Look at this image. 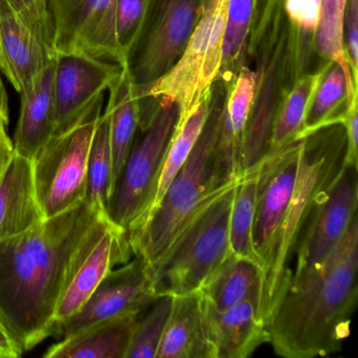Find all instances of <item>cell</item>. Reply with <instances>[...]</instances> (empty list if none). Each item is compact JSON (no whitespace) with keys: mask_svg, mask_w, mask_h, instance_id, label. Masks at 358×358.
Wrapping results in <instances>:
<instances>
[{"mask_svg":"<svg viewBox=\"0 0 358 358\" xmlns=\"http://www.w3.org/2000/svg\"><path fill=\"white\" fill-rule=\"evenodd\" d=\"M103 215L101 207L85 199L0 241V322L22 353L51 336L73 255Z\"/></svg>","mask_w":358,"mask_h":358,"instance_id":"obj_1","label":"cell"},{"mask_svg":"<svg viewBox=\"0 0 358 358\" xmlns=\"http://www.w3.org/2000/svg\"><path fill=\"white\" fill-rule=\"evenodd\" d=\"M358 215L316 275L290 276L268 314L269 343L286 358L322 357L339 351L351 331L357 301Z\"/></svg>","mask_w":358,"mask_h":358,"instance_id":"obj_2","label":"cell"},{"mask_svg":"<svg viewBox=\"0 0 358 358\" xmlns=\"http://www.w3.org/2000/svg\"><path fill=\"white\" fill-rule=\"evenodd\" d=\"M225 95V87L217 81L208 117L187 160L158 208L140 229L127 236L133 255H141L150 272L192 220L240 179L241 175L224 159L219 146Z\"/></svg>","mask_w":358,"mask_h":358,"instance_id":"obj_3","label":"cell"},{"mask_svg":"<svg viewBox=\"0 0 358 358\" xmlns=\"http://www.w3.org/2000/svg\"><path fill=\"white\" fill-rule=\"evenodd\" d=\"M347 135L343 124H333L301 139L299 166L282 225L271 274L266 282L262 316L268 314L287 278L306 227L322 204L347 162Z\"/></svg>","mask_w":358,"mask_h":358,"instance_id":"obj_4","label":"cell"},{"mask_svg":"<svg viewBox=\"0 0 358 358\" xmlns=\"http://www.w3.org/2000/svg\"><path fill=\"white\" fill-rule=\"evenodd\" d=\"M257 87L241 148V173L257 167L268 150L278 106L293 85L289 28L282 0H259L247 45Z\"/></svg>","mask_w":358,"mask_h":358,"instance_id":"obj_5","label":"cell"},{"mask_svg":"<svg viewBox=\"0 0 358 358\" xmlns=\"http://www.w3.org/2000/svg\"><path fill=\"white\" fill-rule=\"evenodd\" d=\"M238 181L192 220L154 268L157 295L198 292L231 253L229 217Z\"/></svg>","mask_w":358,"mask_h":358,"instance_id":"obj_6","label":"cell"},{"mask_svg":"<svg viewBox=\"0 0 358 358\" xmlns=\"http://www.w3.org/2000/svg\"><path fill=\"white\" fill-rule=\"evenodd\" d=\"M230 0H202L198 24L178 64L140 96V106L173 102L179 120L209 99L219 80Z\"/></svg>","mask_w":358,"mask_h":358,"instance_id":"obj_7","label":"cell"},{"mask_svg":"<svg viewBox=\"0 0 358 358\" xmlns=\"http://www.w3.org/2000/svg\"><path fill=\"white\" fill-rule=\"evenodd\" d=\"M179 108L159 102L148 124L140 129L122 173L106 207V215L127 234L137 229L154 200L167 148L179 121Z\"/></svg>","mask_w":358,"mask_h":358,"instance_id":"obj_8","label":"cell"},{"mask_svg":"<svg viewBox=\"0 0 358 358\" xmlns=\"http://www.w3.org/2000/svg\"><path fill=\"white\" fill-rule=\"evenodd\" d=\"M202 0H148L127 69L138 95L166 75L183 55L198 24Z\"/></svg>","mask_w":358,"mask_h":358,"instance_id":"obj_9","label":"cell"},{"mask_svg":"<svg viewBox=\"0 0 358 358\" xmlns=\"http://www.w3.org/2000/svg\"><path fill=\"white\" fill-rule=\"evenodd\" d=\"M102 106L69 131L54 135L33 159L37 199L45 219L85 200L87 161Z\"/></svg>","mask_w":358,"mask_h":358,"instance_id":"obj_10","label":"cell"},{"mask_svg":"<svg viewBox=\"0 0 358 358\" xmlns=\"http://www.w3.org/2000/svg\"><path fill=\"white\" fill-rule=\"evenodd\" d=\"M131 255L127 232L115 225L108 215H101L73 255L56 308L53 329L79 311L115 266L127 263Z\"/></svg>","mask_w":358,"mask_h":358,"instance_id":"obj_11","label":"cell"},{"mask_svg":"<svg viewBox=\"0 0 358 358\" xmlns=\"http://www.w3.org/2000/svg\"><path fill=\"white\" fill-rule=\"evenodd\" d=\"M358 165L345 162L343 171L303 231L297 246L293 282L316 275L357 217Z\"/></svg>","mask_w":358,"mask_h":358,"instance_id":"obj_12","label":"cell"},{"mask_svg":"<svg viewBox=\"0 0 358 358\" xmlns=\"http://www.w3.org/2000/svg\"><path fill=\"white\" fill-rule=\"evenodd\" d=\"M299 150L301 139L267 155L259 164L253 243L263 263V293L280 244L296 177Z\"/></svg>","mask_w":358,"mask_h":358,"instance_id":"obj_13","label":"cell"},{"mask_svg":"<svg viewBox=\"0 0 358 358\" xmlns=\"http://www.w3.org/2000/svg\"><path fill=\"white\" fill-rule=\"evenodd\" d=\"M157 296L154 278L145 259L134 255L133 259L112 270L102 280L79 311L54 327L52 335L69 338L104 320L141 313Z\"/></svg>","mask_w":358,"mask_h":358,"instance_id":"obj_14","label":"cell"},{"mask_svg":"<svg viewBox=\"0 0 358 358\" xmlns=\"http://www.w3.org/2000/svg\"><path fill=\"white\" fill-rule=\"evenodd\" d=\"M122 71L121 64L87 54H57L54 74V135L72 129L101 106L104 92L108 91Z\"/></svg>","mask_w":358,"mask_h":358,"instance_id":"obj_15","label":"cell"},{"mask_svg":"<svg viewBox=\"0 0 358 358\" xmlns=\"http://www.w3.org/2000/svg\"><path fill=\"white\" fill-rule=\"evenodd\" d=\"M49 3L56 53H83L122 66L113 28L115 0H50Z\"/></svg>","mask_w":358,"mask_h":358,"instance_id":"obj_16","label":"cell"},{"mask_svg":"<svg viewBox=\"0 0 358 358\" xmlns=\"http://www.w3.org/2000/svg\"><path fill=\"white\" fill-rule=\"evenodd\" d=\"M201 299L205 328L215 358H247L269 343L267 324L257 303L245 301L231 309L217 311L202 295Z\"/></svg>","mask_w":358,"mask_h":358,"instance_id":"obj_17","label":"cell"},{"mask_svg":"<svg viewBox=\"0 0 358 358\" xmlns=\"http://www.w3.org/2000/svg\"><path fill=\"white\" fill-rule=\"evenodd\" d=\"M1 72L16 92L28 93L41 78L51 56L17 17L8 0H0Z\"/></svg>","mask_w":358,"mask_h":358,"instance_id":"obj_18","label":"cell"},{"mask_svg":"<svg viewBox=\"0 0 358 358\" xmlns=\"http://www.w3.org/2000/svg\"><path fill=\"white\" fill-rule=\"evenodd\" d=\"M43 220L35 190L32 161L15 152L0 178V241L22 234Z\"/></svg>","mask_w":358,"mask_h":358,"instance_id":"obj_19","label":"cell"},{"mask_svg":"<svg viewBox=\"0 0 358 358\" xmlns=\"http://www.w3.org/2000/svg\"><path fill=\"white\" fill-rule=\"evenodd\" d=\"M56 57L48 64L31 91L20 94V116L14 136L15 152L33 161L55 134L54 74Z\"/></svg>","mask_w":358,"mask_h":358,"instance_id":"obj_20","label":"cell"},{"mask_svg":"<svg viewBox=\"0 0 358 358\" xmlns=\"http://www.w3.org/2000/svg\"><path fill=\"white\" fill-rule=\"evenodd\" d=\"M156 358H215L205 328L199 291L173 296Z\"/></svg>","mask_w":358,"mask_h":358,"instance_id":"obj_21","label":"cell"},{"mask_svg":"<svg viewBox=\"0 0 358 358\" xmlns=\"http://www.w3.org/2000/svg\"><path fill=\"white\" fill-rule=\"evenodd\" d=\"M141 313L127 314L94 324L52 345L43 357L125 358L136 322Z\"/></svg>","mask_w":358,"mask_h":358,"instance_id":"obj_22","label":"cell"},{"mask_svg":"<svg viewBox=\"0 0 358 358\" xmlns=\"http://www.w3.org/2000/svg\"><path fill=\"white\" fill-rule=\"evenodd\" d=\"M263 284L261 267L231 252L199 291L203 299L217 311L253 301L259 306L262 315Z\"/></svg>","mask_w":358,"mask_h":358,"instance_id":"obj_23","label":"cell"},{"mask_svg":"<svg viewBox=\"0 0 358 358\" xmlns=\"http://www.w3.org/2000/svg\"><path fill=\"white\" fill-rule=\"evenodd\" d=\"M106 113L110 118V143L113 161V192L135 143L140 123V99L137 87L127 69L108 89Z\"/></svg>","mask_w":358,"mask_h":358,"instance_id":"obj_24","label":"cell"},{"mask_svg":"<svg viewBox=\"0 0 358 358\" xmlns=\"http://www.w3.org/2000/svg\"><path fill=\"white\" fill-rule=\"evenodd\" d=\"M224 87L226 95L220 129V150L224 158L241 173V148L255 97V71L248 64H245L231 83Z\"/></svg>","mask_w":358,"mask_h":358,"instance_id":"obj_25","label":"cell"},{"mask_svg":"<svg viewBox=\"0 0 358 358\" xmlns=\"http://www.w3.org/2000/svg\"><path fill=\"white\" fill-rule=\"evenodd\" d=\"M356 104L358 100L351 97L343 68L337 62H327L310 99L301 138L322 127L341 124L348 108Z\"/></svg>","mask_w":358,"mask_h":358,"instance_id":"obj_26","label":"cell"},{"mask_svg":"<svg viewBox=\"0 0 358 358\" xmlns=\"http://www.w3.org/2000/svg\"><path fill=\"white\" fill-rule=\"evenodd\" d=\"M210 100L211 97L209 99L204 100L201 103L196 104L184 118L178 121L177 127H176L175 133H173L171 143H169V148H167L166 155H165L164 162H163L160 176H159L156 192H155L152 205H150L141 225L129 234H134V232L140 229L144 225V223L148 221V217L152 215V213L158 208L163 196H165L167 189H169V185L179 173L180 169L183 166L184 163L187 160L188 156H189L192 148L196 145V141H198L199 137L202 133L203 127H204L207 117H208Z\"/></svg>","mask_w":358,"mask_h":358,"instance_id":"obj_27","label":"cell"},{"mask_svg":"<svg viewBox=\"0 0 358 358\" xmlns=\"http://www.w3.org/2000/svg\"><path fill=\"white\" fill-rule=\"evenodd\" d=\"M322 69L324 64L299 77L282 98L274 119L267 155L274 154L301 139L308 106Z\"/></svg>","mask_w":358,"mask_h":358,"instance_id":"obj_28","label":"cell"},{"mask_svg":"<svg viewBox=\"0 0 358 358\" xmlns=\"http://www.w3.org/2000/svg\"><path fill=\"white\" fill-rule=\"evenodd\" d=\"M322 0H282L288 22L291 77L293 83L312 72L315 33Z\"/></svg>","mask_w":358,"mask_h":358,"instance_id":"obj_29","label":"cell"},{"mask_svg":"<svg viewBox=\"0 0 358 358\" xmlns=\"http://www.w3.org/2000/svg\"><path fill=\"white\" fill-rule=\"evenodd\" d=\"M257 173L259 165L241 175L230 210L229 243L234 255L253 262L263 271V263L253 243Z\"/></svg>","mask_w":358,"mask_h":358,"instance_id":"obj_30","label":"cell"},{"mask_svg":"<svg viewBox=\"0 0 358 358\" xmlns=\"http://www.w3.org/2000/svg\"><path fill=\"white\" fill-rule=\"evenodd\" d=\"M348 0H322L320 22L315 33L314 51L318 66L337 62L343 68L352 98L357 97L358 83L354 81L343 45V16Z\"/></svg>","mask_w":358,"mask_h":358,"instance_id":"obj_31","label":"cell"},{"mask_svg":"<svg viewBox=\"0 0 358 358\" xmlns=\"http://www.w3.org/2000/svg\"><path fill=\"white\" fill-rule=\"evenodd\" d=\"M259 0H230L222 50L219 80L229 85L240 69L248 64L247 45Z\"/></svg>","mask_w":358,"mask_h":358,"instance_id":"obj_32","label":"cell"},{"mask_svg":"<svg viewBox=\"0 0 358 358\" xmlns=\"http://www.w3.org/2000/svg\"><path fill=\"white\" fill-rule=\"evenodd\" d=\"M113 194V161L110 143V118L104 112L96 125L87 161V200L106 213Z\"/></svg>","mask_w":358,"mask_h":358,"instance_id":"obj_33","label":"cell"},{"mask_svg":"<svg viewBox=\"0 0 358 358\" xmlns=\"http://www.w3.org/2000/svg\"><path fill=\"white\" fill-rule=\"evenodd\" d=\"M173 303V295H158L140 314L125 358H156Z\"/></svg>","mask_w":358,"mask_h":358,"instance_id":"obj_34","label":"cell"},{"mask_svg":"<svg viewBox=\"0 0 358 358\" xmlns=\"http://www.w3.org/2000/svg\"><path fill=\"white\" fill-rule=\"evenodd\" d=\"M14 13L48 54L56 56L55 29L48 0H8Z\"/></svg>","mask_w":358,"mask_h":358,"instance_id":"obj_35","label":"cell"},{"mask_svg":"<svg viewBox=\"0 0 358 358\" xmlns=\"http://www.w3.org/2000/svg\"><path fill=\"white\" fill-rule=\"evenodd\" d=\"M148 0H115L113 28L122 66L141 28Z\"/></svg>","mask_w":358,"mask_h":358,"instance_id":"obj_36","label":"cell"},{"mask_svg":"<svg viewBox=\"0 0 358 358\" xmlns=\"http://www.w3.org/2000/svg\"><path fill=\"white\" fill-rule=\"evenodd\" d=\"M343 45L352 76L358 83V0H348L345 6Z\"/></svg>","mask_w":358,"mask_h":358,"instance_id":"obj_37","label":"cell"},{"mask_svg":"<svg viewBox=\"0 0 358 358\" xmlns=\"http://www.w3.org/2000/svg\"><path fill=\"white\" fill-rule=\"evenodd\" d=\"M8 123L9 116L0 113V178L3 177L15 156L13 141L7 133Z\"/></svg>","mask_w":358,"mask_h":358,"instance_id":"obj_38","label":"cell"},{"mask_svg":"<svg viewBox=\"0 0 358 358\" xmlns=\"http://www.w3.org/2000/svg\"><path fill=\"white\" fill-rule=\"evenodd\" d=\"M22 355V352L0 322V358H16Z\"/></svg>","mask_w":358,"mask_h":358,"instance_id":"obj_39","label":"cell"},{"mask_svg":"<svg viewBox=\"0 0 358 358\" xmlns=\"http://www.w3.org/2000/svg\"><path fill=\"white\" fill-rule=\"evenodd\" d=\"M0 71H1V52H0ZM0 113L9 116V104H8L7 92L3 87V80L0 77Z\"/></svg>","mask_w":358,"mask_h":358,"instance_id":"obj_40","label":"cell"}]
</instances>
